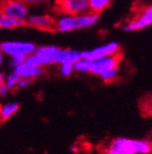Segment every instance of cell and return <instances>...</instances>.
Returning a JSON list of instances; mask_svg holds the SVG:
<instances>
[{
	"instance_id": "6",
	"label": "cell",
	"mask_w": 152,
	"mask_h": 154,
	"mask_svg": "<svg viewBox=\"0 0 152 154\" xmlns=\"http://www.w3.org/2000/svg\"><path fill=\"white\" fill-rule=\"evenodd\" d=\"M118 53H120V45L117 42L113 41L88 51H81V55H82V59H85V60H99Z\"/></svg>"
},
{
	"instance_id": "1",
	"label": "cell",
	"mask_w": 152,
	"mask_h": 154,
	"mask_svg": "<svg viewBox=\"0 0 152 154\" xmlns=\"http://www.w3.org/2000/svg\"><path fill=\"white\" fill-rule=\"evenodd\" d=\"M99 20V14L94 12L84 13L79 15L61 14L55 17V32L66 33L87 29L97 24Z\"/></svg>"
},
{
	"instance_id": "10",
	"label": "cell",
	"mask_w": 152,
	"mask_h": 154,
	"mask_svg": "<svg viewBox=\"0 0 152 154\" xmlns=\"http://www.w3.org/2000/svg\"><path fill=\"white\" fill-rule=\"evenodd\" d=\"M13 71L22 78H36V77H39L43 74L42 67L29 66L25 62H22V64H19L18 66L13 69Z\"/></svg>"
},
{
	"instance_id": "2",
	"label": "cell",
	"mask_w": 152,
	"mask_h": 154,
	"mask_svg": "<svg viewBox=\"0 0 152 154\" xmlns=\"http://www.w3.org/2000/svg\"><path fill=\"white\" fill-rule=\"evenodd\" d=\"M121 54L109 56L99 60H85L81 59L75 63V71L80 73H92V74L101 76L103 73L117 67L120 62Z\"/></svg>"
},
{
	"instance_id": "15",
	"label": "cell",
	"mask_w": 152,
	"mask_h": 154,
	"mask_svg": "<svg viewBox=\"0 0 152 154\" xmlns=\"http://www.w3.org/2000/svg\"><path fill=\"white\" fill-rule=\"evenodd\" d=\"M22 78V77L17 75L16 73L13 71V72L9 73V74L7 75V78H5L4 82L7 85V87H9L10 89H13V88H15V87H18V84Z\"/></svg>"
},
{
	"instance_id": "18",
	"label": "cell",
	"mask_w": 152,
	"mask_h": 154,
	"mask_svg": "<svg viewBox=\"0 0 152 154\" xmlns=\"http://www.w3.org/2000/svg\"><path fill=\"white\" fill-rule=\"evenodd\" d=\"M117 73H118V66L114 67V69L107 71V72H105V73H103V74L100 76V78L103 79L104 82H111V80H114L117 77Z\"/></svg>"
},
{
	"instance_id": "22",
	"label": "cell",
	"mask_w": 152,
	"mask_h": 154,
	"mask_svg": "<svg viewBox=\"0 0 152 154\" xmlns=\"http://www.w3.org/2000/svg\"><path fill=\"white\" fill-rule=\"evenodd\" d=\"M5 75H4V72H1L0 73V82H3L5 80Z\"/></svg>"
},
{
	"instance_id": "24",
	"label": "cell",
	"mask_w": 152,
	"mask_h": 154,
	"mask_svg": "<svg viewBox=\"0 0 152 154\" xmlns=\"http://www.w3.org/2000/svg\"><path fill=\"white\" fill-rule=\"evenodd\" d=\"M2 1H5V0H1V2H2Z\"/></svg>"
},
{
	"instance_id": "20",
	"label": "cell",
	"mask_w": 152,
	"mask_h": 154,
	"mask_svg": "<svg viewBox=\"0 0 152 154\" xmlns=\"http://www.w3.org/2000/svg\"><path fill=\"white\" fill-rule=\"evenodd\" d=\"M9 87H7V85L5 84L4 82H0V94H1V96H5L7 93V91H9Z\"/></svg>"
},
{
	"instance_id": "4",
	"label": "cell",
	"mask_w": 152,
	"mask_h": 154,
	"mask_svg": "<svg viewBox=\"0 0 152 154\" xmlns=\"http://www.w3.org/2000/svg\"><path fill=\"white\" fill-rule=\"evenodd\" d=\"M0 51L7 56H26L35 53L36 46L34 43L29 41H18L9 40L0 43Z\"/></svg>"
},
{
	"instance_id": "25",
	"label": "cell",
	"mask_w": 152,
	"mask_h": 154,
	"mask_svg": "<svg viewBox=\"0 0 152 154\" xmlns=\"http://www.w3.org/2000/svg\"><path fill=\"white\" fill-rule=\"evenodd\" d=\"M151 152H152V150H151Z\"/></svg>"
},
{
	"instance_id": "21",
	"label": "cell",
	"mask_w": 152,
	"mask_h": 154,
	"mask_svg": "<svg viewBox=\"0 0 152 154\" xmlns=\"http://www.w3.org/2000/svg\"><path fill=\"white\" fill-rule=\"evenodd\" d=\"M29 5H43V3L48 2L49 0H25Z\"/></svg>"
},
{
	"instance_id": "17",
	"label": "cell",
	"mask_w": 152,
	"mask_h": 154,
	"mask_svg": "<svg viewBox=\"0 0 152 154\" xmlns=\"http://www.w3.org/2000/svg\"><path fill=\"white\" fill-rule=\"evenodd\" d=\"M9 58H10L9 65L12 69H15L19 64H22V62H25L27 57L26 56H9Z\"/></svg>"
},
{
	"instance_id": "11",
	"label": "cell",
	"mask_w": 152,
	"mask_h": 154,
	"mask_svg": "<svg viewBox=\"0 0 152 154\" xmlns=\"http://www.w3.org/2000/svg\"><path fill=\"white\" fill-rule=\"evenodd\" d=\"M28 26L27 20L24 19L14 18V17L7 16L5 14H0V28L3 30H13V29L22 28V27Z\"/></svg>"
},
{
	"instance_id": "9",
	"label": "cell",
	"mask_w": 152,
	"mask_h": 154,
	"mask_svg": "<svg viewBox=\"0 0 152 154\" xmlns=\"http://www.w3.org/2000/svg\"><path fill=\"white\" fill-rule=\"evenodd\" d=\"M27 25L42 31H55V17L50 14H29Z\"/></svg>"
},
{
	"instance_id": "5",
	"label": "cell",
	"mask_w": 152,
	"mask_h": 154,
	"mask_svg": "<svg viewBox=\"0 0 152 154\" xmlns=\"http://www.w3.org/2000/svg\"><path fill=\"white\" fill-rule=\"evenodd\" d=\"M152 25V5L144 8L135 17L124 23L121 28L124 31L132 32L142 30Z\"/></svg>"
},
{
	"instance_id": "7",
	"label": "cell",
	"mask_w": 152,
	"mask_h": 154,
	"mask_svg": "<svg viewBox=\"0 0 152 154\" xmlns=\"http://www.w3.org/2000/svg\"><path fill=\"white\" fill-rule=\"evenodd\" d=\"M1 13L26 20L29 16V5L25 0H5L1 2Z\"/></svg>"
},
{
	"instance_id": "8",
	"label": "cell",
	"mask_w": 152,
	"mask_h": 154,
	"mask_svg": "<svg viewBox=\"0 0 152 154\" xmlns=\"http://www.w3.org/2000/svg\"><path fill=\"white\" fill-rule=\"evenodd\" d=\"M57 7L61 14L79 15L90 12L88 0H61L57 2Z\"/></svg>"
},
{
	"instance_id": "16",
	"label": "cell",
	"mask_w": 152,
	"mask_h": 154,
	"mask_svg": "<svg viewBox=\"0 0 152 154\" xmlns=\"http://www.w3.org/2000/svg\"><path fill=\"white\" fill-rule=\"evenodd\" d=\"M75 71V63H70V62H66L61 64V74L64 77H68L72 75V73Z\"/></svg>"
},
{
	"instance_id": "13",
	"label": "cell",
	"mask_w": 152,
	"mask_h": 154,
	"mask_svg": "<svg viewBox=\"0 0 152 154\" xmlns=\"http://www.w3.org/2000/svg\"><path fill=\"white\" fill-rule=\"evenodd\" d=\"M89 1L90 12L100 14L110 7L112 0H88Z\"/></svg>"
},
{
	"instance_id": "3",
	"label": "cell",
	"mask_w": 152,
	"mask_h": 154,
	"mask_svg": "<svg viewBox=\"0 0 152 154\" xmlns=\"http://www.w3.org/2000/svg\"><path fill=\"white\" fill-rule=\"evenodd\" d=\"M151 151V146L143 140H132L128 138H117L107 150V154H147Z\"/></svg>"
},
{
	"instance_id": "12",
	"label": "cell",
	"mask_w": 152,
	"mask_h": 154,
	"mask_svg": "<svg viewBox=\"0 0 152 154\" xmlns=\"http://www.w3.org/2000/svg\"><path fill=\"white\" fill-rule=\"evenodd\" d=\"M25 63H26L27 65H29V66L43 67V66H46V65L53 64V60L50 59L49 57L39 55V54H37V53H33L26 58Z\"/></svg>"
},
{
	"instance_id": "19",
	"label": "cell",
	"mask_w": 152,
	"mask_h": 154,
	"mask_svg": "<svg viewBox=\"0 0 152 154\" xmlns=\"http://www.w3.org/2000/svg\"><path fill=\"white\" fill-rule=\"evenodd\" d=\"M30 84H31V79L30 78H22L18 84V88L24 89V88H27Z\"/></svg>"
},
{
	"instance_id": "23",
	"label": "cell",
	"mask_w": 152,
	"mask_h": 154,
	"mask_svg": "<svg viewBox=\"0 0 152 154\" xmlns=\"http://www.w3.org/2000/svg\"><path fill=\"white\" fill-rule=\"evenodd\" d=\"M59 1H61V0H55V2H59Z\"/></svg>"
},
{
	"instance_id": "14",
	"label": "cell",
	"mask_w": 152,
	"mask_h": 154,
	"mask_svg": "<svg viewBox=\"0 0 152 154\" xmlns=\"http://www.w3.org/2000/svg\"><path fill=\"white\" fill-rule=\"evenodd\" d=\"M19 108V104L16 102H11V103H7L1 107V119L2 120H7L11 116H13Z\"/></svg>"
}]
</instances>
